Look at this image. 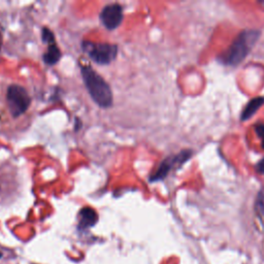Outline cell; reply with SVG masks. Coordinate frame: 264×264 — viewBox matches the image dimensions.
<instances>
[{"instance_id":"obj_1","label":"cell","mask_w":264,"mask_h":264,"mask_svg":"<svg viewBox=\"0 0 264 264\" xmlns=\"http://www.w3.org/2000/svg\"><path fill=\"white\" fill-rule=\"evenodd\" d=\"M82 77L86 89L93 101L103 109H109L113 106V92L110 85L92 67L82 66Z\"/></svg>"},{"instance_id":"obj_2","label":"cell","mask_w":264,"mask_h":264,"mask_svg":"<svg viewBox=\"0 0 264 264\" xmlns=\"http://www.w3.org/2000/svg\"><path fill=\"white\" fill-rule=\"evenodd\" d=\"M259 36L260 32L257 30H245L240 32L230 47L219 57V60L224 65L236 66L245 60Z\"/></svg>"},{"instance_id":"obj_3","label":"cell","mask_w":264,"mask_h":264,"mask_svg":"<svg viewBox=\"0 0 264 264\" xmlns=\"http://www.w3.org/2000/svg\"><path fill=\"white\" fill-rule=\"evenodd\" d=\"M83 51L99 65H108L114 61L118 55V46L107 43H93L84 40L82 43Z\"/></svg>"},{"instance_id":"obj_4","label":"cell","mask_w":264,"mask_h":264,"mask_svg":"<svg viewBox=\"0 0 264 264\" xmlns=\"http://www.w3.org/2000/svg\"><path fill=\"white\" fill-rule=\"evenodd\" d=\"M7 103L11 115L14 118H19L28 111L31 98L25 88L20 85L13 84L8 88Z\"/></svg>"},{"instance_id":"obj_5","label":"cell","mask_w":264,"mask_h":264,"mask_svg":"<svg viewBox=\"0 0 264 264\" xmlns=\"http://www.w3.org/2000/svg\"><path fill=\"white\" fill-rule=\"evenodd\" d=\"M192 154L193 152L191 150H184V151H181L179 154H175L165 158L159 164V167L157 168V170L150 177V182L155 183L165 179L172 169L180 167L185 162H187L191 158Z\"/></svg>"},{"instance_id":"obj_6","label":"cell","mask_w":264,"mask_h":264,"mask_svg":"<svg viewBox=\"0 0 264 264\" xmlns=\"http://www.w3.org/2000/svg\"><path fill=\"white\" fill-rule=\"evenodd\" d=\"M123 8L119 4H112L105 7L100 13V21L109 30L117 29L123 21Z\"/></svg>"},{"instance_id":"obj_7","label":"cell","mask_w":264,"mask_h":264,"mask_svg":"<svg viewBox=\"0 0 264 264\" xmlns=\"http://www.w3.org/2000/svg\"><path fill=\"white\" fill-rule=\"evenodd\" d=\"M42 38L43 42L48 45L47 52L43 56L44 62L50 66L57 64L61 58V51L56 44L54 33L49 28L44 27L42 31Z\"/></svg>"},{"instance_id":"obj_8","label":"cell","mask_w":264,"mask_h":264,"mask_svg":"<svg viewBox=\"0 0 264 264\" xmlns=\"http://www.w3.org/2000/svg\"><path fill=\"white\" fill-rule=\"evenodd\" d=\"M78 218V224H77V228L79 230H86L89 229L91 227H93L97 221H98V215L95 212V210H93L90 207H85L83 208L77 215Z\"/></svg>"},{"instance_id":"obj_9","label":"cell","mask_w":264,"mask_h":264,"mask_svg":"<svg viewBox=\"0 0 264 264\" xmlns=\"http://www.w3.org/2000/svg\"><path fill=\"white\" fill-rule=\"evenodd\" d=\"M263 104H264L263 97H257V98H253L252 100H250L241 113V121L251 119L254 116V114L261 108V106Z\"/></svg>"},{"instance_id":"obj_10","label":"cell","mask_w":264,"mask_h":264,"mask_svg":"<svg viewBox=\"0 0 264 264\" xmlns=\"http://www.w3.org/2000/svg\"><path fill=\"white\" fill-rule=\"evenodd\" d=\"M255 131H256L258 137L261 139L262 148L264 149V124H258V125H256Z\"/></svg>"},{"instance_id":"obj_11","label":"cell","mask_w":264,"mask_h":264,"mask_svg":"<svg viewBox=\"0 0 264 264\" xmlns=\"http://www.w3.org/2000/svg\"><path fill=\"white\" fill-rule=\"evenodd\" d=\"M257 208L259 210V212L264 216V196L263 197H259L258 201H257Z\"/></svg>"},{"instance_id":"obj_12","label":"cell","mask_w":264,"mask_h":264,"mask_svg":"<svg viewBox=\"0 0 264 264\" xmlns=\"http://www.w3.org/2000/svg\"><path fill=\"white\" fill-rule=\"evenodd\" d=\"M256 170L261 173V174H264V158L257 164L256 166Z\"/></svg>"},{"instance_id":"obj_13","label":"cell","mask_w":264,"mask_h":264,"mask_svg":"<svg viewBox=\"0 0 264 264\" xmlns=\"http://www.w3.org/2000/svg\"><path fill=\"white\" fill-rule=\"evenodd\" d=\"M263 5H264V3H263Z\"/></svg>"}]
</instances>
